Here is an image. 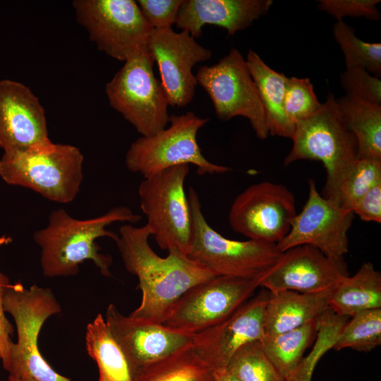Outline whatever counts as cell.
<instances>
[{
  "mask_svg": "<svg viewBox=\"0 0 381 381\" xmlns=\"http://www.w3.org/2000/svg\"><path fill=\"white\" fill-rule=\"evenodd\" d=\"M188 199L192 226L190 258L217 275L243 279L262 276L277 262L281 254L277 244L224 237L206 221L198 195L191 187Z\"/></svg>",
  "mask_w": 381,
  "mask_h": 381,
  "instance_id": "cell-6",
  "label": "cell"
},
{
  "mask_svg": "<svg viewBox=\"0 0 381 381\" xmlns=\"http://www.w3.org/2000/svg\"><path fill=\"white\" fill-rule=\"evenodd\" d=\"M104 320L124 353L133 377L146 367L192 344L195 335L162 323L126 316L112 303L107 308Z\"/></svg>",
  "mask_w": 381,
  "mask_h": 381,
  "instance_id": "cell-16",
  "label": "cell"
},
{
  "mask_svg": "<svg viewBox=\"0 0 381 381\" xmlns=\"http://www.w3.org/2000/svg\"><path fill=\"white\" fill-rule=\"evenodd\" d=\"M226 370L241 381H284L264 353L259 341L247 343L238 349Z\"/></svg>",
  "mask_w": 381,
  "mask_h": 381,
  "instance_id": "cell-31",
  "label": "cell"
},
{
  "mask_svg": "<svg viewBox=\"0 0 381 381\" xmlns=\"http://www.w3.org/2000/svg\"><path fill=\"white\" fill-rule=\"evenodd\" d=\"M296 214L295 197L286 187L263 181L236 196L229 222L234 231L249 239L277 244L289 231Z\"/></svg>",
  "mask_w": 381,
  "mask_h": 381,
  "instance_id": "cell-13",
  "label": "cell"
},
{
  "mask_svg": "<svg viewBox=\"0 0 381 381\" xmlns=\"http://www.w3.org/2000/svg\"><path fill=\"white\" fill-rule=\"evenodd\" d=\"M262 276L243 279L217 275L195 284L180 297L162 324L187 334L203 331L249 300L260 286Z\"/></svg>",
  "mask_w": 381,
  "mask_h": 381,
  "instance_id": "cell-12",
  "label": "cell"
},
{
  "mask_svg": "<svg viewBox=\"0 0 381 381\" xmlns=\"http://www.w3.org/2000/svg\"><path fill=\"white\" fill-rule=\"evenodd\" d=\"M52 143L44 109L37 96L20 82L0 80V147L4 152Z\"/></svg>",
  "mask_w": 381,
  "mask_h": 381,
  "instance_id": "cell-19",
  "label": "cell"
},
{
  "mask_svg": "<svg viewBox=\"0 0 381 381\" xmlns=\"http://www.w3.org/2000/svg\"><path fill=\"white\" fill-rule=\"evenodd\" d=\"M140 219V216L124 206L113 207L102 216L83 220L71 217L63 209L53 211L47 226L33 235L35 242L41 248L43 274L48 277L74 276L78 272L79 265L90 260L103 275L110 276L111 258L100 252L96 239L109 237L116 241L119 234L107 230L109 225L116 222L133 224Z\"/></svg>",
  "mask_w": 381,
  "mask_h": 381,
  "instance_id": "cell-2",
  "label": "cell"
},
{
  "mask_svg": "<svg viewBox=\"0 0 381 381\" xmlns=\"http://www.w3.org/2000/svg\"><path fill=\"white\" fill-rule=\"evenodd\" d=\"M150 236L147 224H126L120 227L116 242L127 271L138 277L142 292L140 306L130 315L162 323L186 291L217 275L178 250L159 256L149 244Z\"/></svg>",
  "mask_w": 381,
  "mask_h": 381,
  "instance_id": "cell-1",
  "label": "cell"
},
{
  "mask_svg": "<svg viewBox=\"0 0 381 381\" xmlns=\"http://www.w3.org/2000/svg\"><path fill=\"white\" fill-rule=\"evenodd\" d=\"M4 308L13 317L18 334L10 350V375L23 381H71L49 365L38 348L43 324L61 311L52 290L37 285L25 289L19 283L11 284L5 293Z\"/></svg>",
  "mask_w": 381,
  "mask_h": 381,
  "instance_id": "cell-5",
  "label": "cell"
},
{
  "mask_svg": "<svg viewBox=\"0 0 381 381\" xmlns=\"http://www.w3.org/2000/svg\"><path fill=\"white\" fill-rule=\"evenodd\" d=\"M318 322L281 333L264 334L259 341L265 355L284 378L303 358L304 352L317 334Z\"/></svg>",
  "mask_w": 381,
  "mask_h": 381,
  "instance_id": "cell-27",
  "label": "cell"
},
{
  "mask_svg": "<svg viewBox=\"0 0 381 381\" xmlns=\"http://www.w3.org/2000/svg\"><path fill=\"white\" fill-rule=\"evenodd\" d=\"M329 307L334 313L348 318L381 308L380 272L373 263L363 262L354 274L344 277L332 289Z\"/></svg>",
  "mask_w": 381,
  "mask_h": 381,
  "instance_id": "cell-23",
  "label": "cell"
},
{
  "mask_svg": "<svg viewBox=\"0 0 381 381\" xmlns=\"http://www.w3.org/2000/svg\"><path fill=\"white\" fill-rule=\"evenodd\" d=\"M331 290L313 294L294 291L270 294L265 310V334L281 333L318 322L329 308Z\"/></svg>",
  "mask_w": 381,
  "mask_h": 381,
  "instance_id": "cell-21",
  "label": "cell"
},
{
  "mask_svg": "<svg viewBox=\"0 0 381 381\" xmlns=\"http://www.w3.org/2000/svg\"><path fill=\"white\" fill-rule=\"evenodd\" d=\"M346 321L333 347L369 352L381 344V308L358 312Z\"/></svg>",
  "mask_w": 381,
  "mask_h": 381,
  "instance_id": "cell-28",
  "label": "cell"
},
{
  "mask_svg": "<svg viewBox=\"0 0 381 381\" xmlns=\"http://www.w3.org/2000/svg\"><path fill=\"white\" fill-rule=\"evenodd\" d=\"M272 4V0H183L175 24L195 38L207 24L234 35L265 15Z\"/></svg>",
  "mask_w": 381,
  "mask_h": 381,
  "instance_id": "cell-20",
  "label": "cell"
},
{
  "mask_svg": "<svg viewBox=\"0 0 381 381\" xmlns=\"http://www.w3.org/2000/svg\"><path fill=\"white\" fill-rule=\"evenodd\" d=\"M332 32L344 54L346 68L361 67L377 77L380 76V43L366 42L359 39L353 28L343 20L334 25Z\"/></svg>",
  "mask_w": 381,
  "mask_h": 381,
  "instance_id": "cell-30",
  "label": "cell"
},
{
  "mask_svg": "<svg viewBox=\"0 0 381 381\" xmlns=\"http://www.w3.org/2000/svg\"><path fill=\"white\" fill-rule=\"evenodd\" d=\"M148 52L158 66L169 106L179 107L189 104L198 85L193 68L209 60L211 51L198 44L187 31L177 32L167 28L152 30Z\"/></svg>",
  "mask_w": 381,
  "mask_h": 381,
  "instance_id": "cell-15",
  "label": "cell"
},
{
  "mask_svg": "<svg viewBox=\"0 0 381 381\" xmlns=\"http://www.w3.org/2000/svg\"><path fill=\"white\" fill-rule=\"evenodd\" d=\"M353 214L365 222H381V183L363 195L351 210Z\"/></svg>",
  "mask_w": 381,
  "mask_h": 381,
  "instance_id": "cell-38",
  "label": "cell"
},
{
  "mask_svg": "<svg viewBox=\"0 0 381 381\" xmlns=\"http://www.w3.org/2000/svg\"><path fill=\"white\" fill-rule=\"evenodd\" d=\"M195 77L219 119L245 117L259 139L267 138L269 133L259 93L246 61L237 49H231L215 64L201 66Z\"/></svg>",
  "mask_w": 381,
  "mask_h": 381,
  "instance_id": "cell-11",
  "label": "cell"
},
{
  "mask_svg": "<svg viewBox=\"0 0 381 381\" xmlns=\"http://www.w3.org/2000/svg\"><path fill=\"white\" fill-rule=\"evenodd\" d=\"M246 61L265 111L269 134L291 139L295 128L284 109L288 77L268 66L253 50L248 51Z\"/></svg>",
  "mask_w": 381,
  "mask_h": 381,
  "instance_id": "cell-22",
  "label": "cell"
},
{
  "mask_svg": "<svg viewBox=\"0 0 381 381\" xmlns=\"http://www.w3.org/2000/svg\"><path fill=\"white\" fill-rule=\"evenodd\" d=\"M183 0H138L139 8L152 29L171 28Z\"/></svg>",
  "mask_w": 381,
  "mask_h": 381,
  "instance_id": "cell-36",
  "label": "cell"
},
{
  "mask_svg": "<svg viewBox=\"0 0 381 381\" xmlns=\"http://www.w3.org/2000/svg\"><path fill=\"white\" fill-rule=\"evenodd\" d=\"M1 352H0V359H1Z\"/></svg>",
  "mask_w": 381,
  "mask_h": 381,
  "instance_id": "cell-41",
  "label": "cell"
},
{
  "mask_svg": "<svg viewBox=\"0 0 381 381\" xmlns=\"http://www.w3.org/2000/svg\"><path fill=\"white\" fill-rule=\"evenodd\" d=\"M291 140L284 166L302 159L321 162L327 174L322 196L338 200L339 186L358 159V145L332 93L316 113L295 124Z\"/></svg>",
  "mask_w": 381,
  "mask_h": 381,
  "instance_id": "cell-3",
  "label": "cell"
},
{
  "mask_svg": "<svg viewBox=\"0 0 381 381\" xmlns=\"http://www.w3.org/2000/svg\"><path fill=\"white\" fill-rule=\"evenodd\" d=\"M209 119L192 111L169 116L170 125L150 136H140L126 154L127 168L144 178L164 169L191 164L200 175L224 174L231 168L214 164L202 155L197 141L198 131Z\"/></svg>",
  "mask_w": 381,
  "mask_h": 381,
  "instance_id": "cell-7",
  "label": "cell"
},
{
  "mask_svg": "<svg viewBox=\"0 0 381 381\" xmlns=\"http://www.w3.org/2000/svg\"><path fill=\"white\" fill-rule=\"evenodd\" d=\"M347 275L344 258H329L313 246L301 245L281 253L263 274L260 286L271 294L284 291L313 294L332 289Z\"/></svg>",
  "mask_w": 381,
  "mask_h": 381,
  "instance_id": "cell-17",
  "label": "cell"
},
{
  "mask_svg": "<svg viewBox=\"0 0 381 381\" xmlns=\"http://www.w3.org/2000/svg\"><path fill=\"white\" fill-rule=\"evenodd\" d=\"M6 381H23V380H19V379H18V378H16V377H13L12 375H9L8 380H6Z\"/></svg>",
  "mask_w": 381,
  "mask_h": 381,
  "instance_id": "cell-40",
  "label": "cell"
},
{
  "mask_svg": "<svg viewBox=\"0 0 381 381\" xmlns=\"http://www.w3.org/2000/svg\"><path fill=\"white\" fill-rule=\"evenodd\" d=\"M349 320L328 309L319 319L316 341L310 352L284 381H311L314 370L323 355L333 349L339 334Z\"/></svg>",
  "mask_w": 381,
  "mask_h": 381,
  "instance_id": "cell-29",
  "label": "cell"
},
{
  "mask_svg": "<svg viewBox=\"0 0 381 381\" xmlns=\"http://www.w3.org/2000/svg\"><path fill=\"white\" fill-rule=\"evenodd\" d=\"M308 78H288L284 109L287 121L295 124L316 113L322 107Z\"/></svg>",
  "mask_w": 381,
  "mask_h": 381,
  "instance_id": "cell-33",
  "label": "cell"
},
{
  "mask_svg": "<svg viewBox=\"0 0 381 381\" xmlns=\"http://www.w3.org/2000/svg\"><path fill=\"white\" fill-rule=\"evenodd\" d=\"M8 277L0 270V352L3 367L8 371L10 365V350L13 341V326L6 317L4 308V297L11 286Z\"/></svg>",
  "mask_w": 381,
  "mask_h": 381,
  "instance_id": "cell-37",
  "label": "cell"
},
{
  "mask_svg": "<svg viewBox=\"0 0 381 381\" xmlns=\"http://www.w3.org/2000/svg\"><path fill=\"white\" fill-rule=\"evenodd\" d=\"M378 183H381V159H358L339 186L340 205L351 211L358 200Z\"/></svg>",
  "mask_w": 381,
  "mask_h": 381,
  "instance_id": "cell-32",
  "label": "cell"
},
{
  "mask_svg": "<svg viewBox=\"0 0 381 381\" xmlns=\"http://www.w3.org/2000/svg\"><path fill=\"white\" fill-rule=\"evenodd\" d=\"M318 8L332 16L337 21L344 17H364L379 20L380 12L377 7L380 0H320Z\"/></svg>",
  "mask_w": 381,
  "mask_h": 381,
  "instance_id": "cell-35",
  "label": "cell"
},
{
  "mask_svg": "<svg viewBox=\"0 0 381 381\" xmlns=\"http://www.w3.org/2000/svg\"><path fill=\"white\" fill-rule=\"evenodd\" d=\"M340 81L346 95L381 105V80L361 67L346 68Z\"/></svg>",
  "mask_w": 381,
  "mask_h": 381,
  "instance_id": "cell-34",
  "label": "cell"
},
{
  "mask_svg": "<svg viewBox=\"0 0 381 381\" xmlns=\"http://www.w3.org/2000/svg\"><path fill=\"white\" fill-rule=\"evenodd\" d=\"M358 145V159H381V105L346 95L337 99Z\"/></svg>",
  "mask_w": 381,
  "mask_h": 381,
  "instance_id": "cell-24",
  "label": "cell"
},
{
  "mask_svg": "<svg viewBox=\"0 0 381 381\" xmlns=\"http://www.w3.org/2000/svg\"><path fill=\"white\" fill-rule=\"evenodd\" d=\"M77 21L98 49L126 62L148 52L152 28L133 0H75Z\"/></svg>",
  "mask_w": 381,
  "mask_h": 381,
  "instance_id": "cell-9",
  "label": "cell"
},
{
  "mask_svg": "<svg viewBox=\"0 0 381 381\" xmlns=\"http://www.w3.org/2000/svg\"><path fill=\"white\" fill-rule=\"evenodd\" d=\"M83 155L66 144L4 152L0 176L8 184L30 188L47 199L68 203L80 190Z\"/></svg>",
  "mask_w": 381,
  "mask_h": 381,
  "instance_id": "cell-4",
  "label": "cell"
},
{
  "mask_svg": "<svg viewBox=\"0 0 381 381\" xmlns=\"http://www.w3.org/2000/svg\"><path fill=\"white\" fill-rule=\"evenodd\" d=\"M214 381H241L235 375L224 370L218 372H214Z\"/></svg>",
  "mask_w": 381,
  "mask_h": 381,
  "instance_id": "cell-39",
  "label": "cell"
},
{
  "mask_svg": "<svg viewBox=\"0 0 381 381\" xmlns=\"http://www.w3.org/2000/svg\"><path fill=\"white\" fill-rule=\"evenodd\" d=\"M133 381H214V371L190 344L143 369Z\"/></svg>",
  "mask_w": 381,
  "mask_h": 381,
  "instance_id": "cell-26",
  "label": "cell"
},
{
  "mask_svg": "<svg viewBox=\"0 0 381 381\" xmlns=\"http://www.w3.org/2000/svg\"><path fill=\"white\" fill-rule=\"evenodd\" d=\"M308 198L302 210L296 214L289 231L277 247L282 253L308 245L329 258H344L349 251L348 232L354 214L338 200L320 195L313 179L308 180Z\"/></svg>",
  "mask_w": 381,
  "mask_h": 381,
  "instance_id": "cell-14",
  "label": "cell"
},
{
  "mask_svg": "<svg viewBox=\"0 0 381 381\" xmlns=\"http://www.w3.org/2000/svg\"><path fill=\"white\" fill-rule=\"evenodd\" d=\"M86 349L99 370L97 381H133L123 351L99 313L87 326Z\"/></svg>",
  "mask_w": 381,
  "mask_h": 381,
  "instance_id": "cell-25",
  "label": "cell"
},
{
  "mask_svg": "<svg viewBox=\"0 0 381 381\" xmlns=\"http://www.w3.org/2000/svg\"><path fill=\"white\" fill-rule=\"evenodd\" d=\"M270 295L262 289L226 318L194 335L193 349L214 372L226 370L242 346L263 337L265 310Z\"/></svg>",
  "mask_w": 381,
  "mask_h": 381,
  "instance_id": "cell-18",
  "label": "cell"
},
{
  "mask_svg": "<svg viewBox=\"0 0 381 381\" xmlns=\"http://www.w3.org/2000/svg\"><path fill=\"white\" fill-rule=\"evenodd\" d=\"M149 52L126 62L105 86L110 106L131 123L141 136L167 127L169 106L161 82L153 71Z\"/></svg>",
  "mask_w": 381,
  "mask_h": 381,
  "instance_id": "cell-10",
  "label": "cell"
},
{
  "mask_svg": "<svg viewBox=\"0 0 381 381\" xmlns=\"http://www.w3.org/2000/svg\"><path fill=\"white\" fill-rule=\"evenodd\" d=\"M189 170L188 164L172 167L144 178L138 187L140 208L159 247L187 255L192 226L184 183Z\"/></svg>",
  "mask_w": 381,
  "mask_h": 381,
  "instance_id": "cell-8",
  "label": "cell"
}]
</instances>
